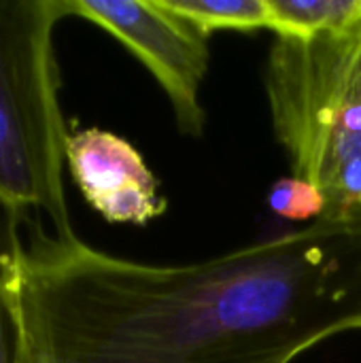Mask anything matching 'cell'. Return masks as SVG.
<instances>
[{"label":"cell","instance_id":"obj_1","mask_svg":"<svg viewBox=\"0 0 361 363\" xmlns=\"http://www.w3.org/2000/svg\"><path fill=\"white\" fill-rule=\"evenodd\" d=\"M2 294L26 363H294L361 330V215L185 266L26 223Z\"/></svg>","mask_w":361,"mask_h":363},{"label":"cell","instance_id":"obj_2","mask_svg":"<svg viewBox=\"0 0 361 363\" xmlns=\"http://www.w3.org/2000/svg\"><path fill=\"white\" fill-rule=\"evenodd\" d=\"M266 94L291 174L326 198L321 219L361 215V19L317 36H274Z\"/></svg>","mask_w":361,"mask_h":363},{"label":"cell","instance_id":"obj_3","mask_svg":"<svg viewBox=\"0 0 361 363\" xmlns=\"http://www.w3.org/2000/svg\"><path fill=\"white\" fill-rule=\"evenodd\" d=\"M66 17V0H0V198L62 238L74 236L64 189L70 132L53 49Z\"/></svg>","mask_w":361,"mask_h":363},{"label":"cell","instance_id":"obj_4","mask_svg":"<svg viewBox=\"0 0 361 363\" xmlns=\"http://www.w3.org/2000/svg\"><path fill=\"white\" fill-rule=\"evenodd\" d=\"M68 15L117 38L164 89L177 125L200 136L206 113L200 87L209 70V36L168 11L162 0H66Z\"/></svg>","mask_w":361,"mask_h":363},{"label":"cell","instance_id":"obj_5","mask_svg":"<svg viewBox=\"0 0 361 363\" xmlns=\"http://www.w3.org/2000/svg\"><path fill=\"white\" fill-rule=\"evenodd\" d=\"M66 166L87 204L109 223L147 225L166 211L143 155L113 132L89 128L70 134Z\"/></svg>","mask_w":361,"mask_h":363},{"label":"cell","instance_id":"obj_6","mask_svg":"<svg viewBox=\"0 0 361 363\" xmlns=\"http://www.w3.org/2000/svg\"><path fill=\"white\" fill-rule=\"evenodd\" d=\"M274 36H317L361 19V0H270Z\"/></svg>","mask_w":361,"mask_h":363},{"label":"cell","instance_id":"obj_7","mask_svg":"<svg viewBox=\"0 0 361 363\" xmlns=\"http://www.w3.org/2000/svg\"><path fill=\"white\" fill-rule=\"evenodd\" d=\"M162 4L204 36L219 30H270V0H162Z\"/></svg>","mask_w":361,"mask_h":363},{"label":"cell","instance_id":"obj_8","mask_svg":"<svg viewBox=\"0 0 361 363\" xmlns=\"http://www.w3.org/2000/svg\"><path fill=\"white\" fill-rule=\"evenodd\" d=\"M23 228H26V221L19 217V213L13 211L0 198V363H26L13 313L2 294L4 272L13 255L21 247Z\"/></svg>","mask_w":361,"mask_h":363},{"label":"cell","instance_id":"obj_9","mask_svg":"<svg viewBox=\"0 0 361 363\" xmlns=\"http://www.w3.org/2000/svg\"><path fill=\"white\" fill-rule=\"evenodd\" d=\"M270 208L289 221H317L326 213V198L317 185L300 177L279 179L268 194Z\"/></svg>","mask_w":361,"mask_h":363}]
</instances>
